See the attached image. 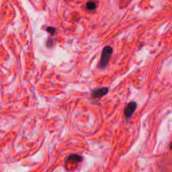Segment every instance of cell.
<instances>
[{
	"label": "cell",
	"instance_id": "52a82bcc",
	"mask_svg": "<svg viewBox=\"0 0 172 172\" xmlns=\"http://www.w3.org/2000/svg\"><path fill=\"white\" fill-rule=\"evenodd\" d=\"M170 149H172V142H171V144H170Z\"/></svg>",
	"mask_w": 172,
	"mask_h": 172
},
{
	"label": "cell",
	"instance_id": "6da1fadb",
	"mask_svg": "<svg viewBox=\"0 0 172 172\" xmlns=\"http://www.w3.org/2000/svg\"><path fill=\"white\" fill-rule=\"evenodd\" d=\"M112 52L113 48L110 46H105L103 49L99 64V67L100 69H104L105 67H106L108 64L109 63L110 58H111Z\"/></svg>",
	"mask_w": 172,
	"mask_h": 172
},
{
	"label": "cell",
	"instance_id": "7a4b0ae2",
	"mask_svg": "<svg viewBox=\"0 0 172 172\" xmlns=\"http://www.w3.org/2000/svg\"><path fill=\"white\" fill-rule=\"evenodd\" d=\"M137 108V104L135 102L128 103L124 109V114L126 119H130L134 114Z\"/></svg>",
	"mask_w": 172,
	"mask_h": 172
},
{
	"label": "cell",
	"instance_id": "8992f818",
	"mask_svg": "<svg viewBox=\"0 0 172 172\" xmlns=\"http://www.w3.org/2000/svg\"><path fill=\"white\" fill-rule=\"evenodd\" d=\"M47 31L51 34H54V33H55V28H53V27H49V28H47Z\"/></svg>",
	"mask_w": 172,
	"mask_h": 172
},
{
	"label": "cell",
	"instance_id": "277c9868",
	"mask_svg": "<svg viewBox=\"0 0 172 172\" xmlns=\"http://www.w3.org/2000/svg\"><path fill=\"white\" fill-rule=\"evenodd\" d=\"M83 161V157L78 154H71L66 159V163H80Z\"/></svg>",
	"mask_w": 172,
	"mask_h": 172
},
{
	"label": "cell",
	"instance_id": "5b68a950",
	"mask_svg": "<svg viewBox=\"0 0 172 172\" xmlns=\"http://www.w3.org/2000/svg\"><path fill=\"white\" fill-rule=\"evenodd\" d=\"M86 7L89 10H94L96 8V4L94 1H89L86 4Z\"/></svg>",
	"mask_w": 172,
	"mask_h": 172
},
{
	"label": "cell",
	"instance_id": "3957f363",
	"mask_svg": "<svg viewBox=\"0 0 172 172\" xmlns=\"http://www.w3.org/2000/svg\"><path fill=\"white\" fill-rule=\"evenodd\" d=\"M109 92V89L108 87H98L95 88V89L92 91V97L93 98H100L103 96H104L105 95H106Z\"/></svg>",
	"mask_w": 172,
	"mask_h": 172
}]
</instances>
